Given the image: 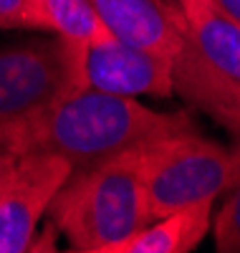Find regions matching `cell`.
Here are the masks:
<instances>
[{
    "mask_svg": "<svg viewBox=\"0 0 240 253\" xmlns=\"http://www.w3.org/2000/svg\"><path fill=\"white\" fill-rule=\"evenodd\" d=\"M212 200L190 205L149 220L142 230L117 246L114 253H190L210 230Z\"/></svg>",
    "mask_w": 240,
    "mask_h": 253,
    "instance_id": "cell-9",
    "label": "cell"
},
{
    "mask_svg": "<svg viewBox=\"0 0 240 253\" xmlns=\"http://www.w3.org/2000/svg\"><path fill=\"white\" fill-rule=\"evenodd\" d=\"M5 152V150H3ZM71 175L58 155L5 152L0 160V253L28 251L51 200Z\"/></svg>",
    "mask_w": 240,
    "mask_h": 253,
    "instance_id": "cell-6",
    "label": "cell"
},
{
    "mask_svg": "<svg viewBox=\"0 0 240 253\" xmlns=\"http://www.w3.org/2000/svg\"><path fill=\"white\" fill-rule=\"evenodd\" d=\"M177 3H192V0H177Z\"/></svg>",
    "mask_w": 240,
    "mask_h": 253,
    "instance_id": "cell-15",
    "label": "cell"
},
{
    "mask_svg": "<svg viewBox=\"0 0 240 253\" xmlns=\"http://www.w3.org/2000/svg\"><path fill=\"white\" fill-rule=\"evenodd\" d=\"M79 86V48L38 38L0 48V129L20 124Z\"/></svg>",
    "mask_w": 240,
    "mask_h": 253,
    "instance_id": "cell-5",
    "label": "cell"
},
{
    "mask_svg": "<svg viewBox=\"0 0 240 253\" xmlns=\"http://www.w3.org/2000/svg\"><path fill=\"white\" fill-rule=\"evenodd\" d=\"M31 5L38 15L40 28L53 31L74 48H83L94 41L112 36L89 0H31Z\"/></svg>",
    "mask_w": 240,
    "mask_h": 253,
    "instance_id": "cell-10",
    "label": "cell"
},
{
    "mask_svg": "<svg viewBox=\"0 0 240 253\" xmlns=\"http://www.w3.org/2000/svg\"><path fill=\"white\" fill-rule=\"evenodd\" d=\"M215 13L225 15L233 23H240V0H207Z\"/></svg>",
    "mask_w": 240,
    "mask_h": 253,
    "instance_id": "cell-13",
    "label": "cell"
},
{
    "mask_svg": "<svg viewBox=\"0 0 240 253\" xmlns=\"http://www.w3.org/2000/svg\"><path fill=\"white\" fill-rule=\"evenodd\" d=\"M79 86L114 96H172V56L109 36L79 48Z\"/></svg>",
    "mask_w": 240,
    "mask_h": 253,
    "instance_id": "cell-7",
    "label": "cell"
},
{
    "mask_svg": "<svg viewBox=\"0 0 240 253\" xmlns=\"http://www.w3.org/2000/svg\"><path fill=\"white\" fill-rule=\"evenodd\" d=\"M212 233H215V248L220 253L240 251V193H238V187L230 190V198L225 200V208L217 215Z\"/></svg>",
    "mask_w": 240,
    "mask_h": 253,
    "instance_id": "cell-11",
    "label": "cell"
},
{
    "mask_svg": "<svg viewBox=\"0 0 240 253\" xmlns=\"http://www.w3.org/2000/svg\"><path fill=\"white\" fill-rule=\"evenodd\" d=\"M3 155H5V152H3V147H0V160H3Z\"/></svg>",
    "mask_w": 240,
    "mask_h": 253,
    "instance_id": "cell-14",
    "label": "cell"
},
{
    "mask_svg": "<svg viewBox=\"0 0 240 253\" xmlns=\"http://www.w3.org/2000/svg\"><path fill=\"white\" fill-rule=\"evenodd\" d=\"M0 28H40L31 0H0Z\"/></svg>",
    "mask_w": 240,
    "mask_h": 253,
    "instance_id": "cell-12",
    "label": "cell"
},
{
    "mask_svg": "<svg viewBox=\"0 0 240 253\" xmlns=\"http://www.w3.org/2000/svg\"><path fill=\"white\" fill-rule=\"evenodd\" d=\"M238 152L202 137L195 126L142 144V182L152 220L205 200L215 203L238 187Z\"/></svg>",
    "mask_w": 240,
    "mask_h": 253,
    "instance_id": "cell-4",
    "label": "cell"
},
{
    "mask_svg": "<svg viewBox=\"0 0 240 253\" xmlns=\"http://www.w3.org/2000/svg\"><path fill=\"white\" fill-rule=\"evenodd\" d=\"M104 28L114 38L172 56L177 51V28L162 0H89Z\"/></svg>",
    "mask_w": 240,
    "mask_h": 253,
    "instance_id": "cell-8",
    "label": "cell"
},
{
    "mask_svg": "<svg viewBox=\"0 0 240 253\" xmlns=\"http://www.w3.org/2000/svg\"><path fill=\"white\" fill-rule=\"evenodd\" d=\"M177 28L172 91L217 124H240V23L215 13L207 0L169 5Z\"/></svg>",
    "mask_w": 240,
    "mask_h": 253,
    "instance_id": "cell-3",
    "label": "cell"
},
{
    "mask_svg": "<svg viewBox=\"0 0 240 253\" xmlns=\"http://www.w3.org/2000/svg\"><path fill=\"white\" fill-rule=\"evenodd\" d=\"M46 213L74 251L114 253L152 220L142 182V144L71 172Z\"/></svg>",
    "mask_w": 240,
    "mask_h": 253,
    "instance_id": "cell-2",
    "label": "cell"
},
{
    "mask_svg": "<svg viewBox=\"0 0 240 253\" xmlns=\"http://www.w3.org/2000/svg\"><path fill=\"white\" fill-rule=\"evenodd\" d=\"M192 126L195 122L187 112H157L134 96L76 89L36 117L0 129V147L10 155H58L76 172L129 147Z\"/></svg>",
    "mask_w": 240,
    "mask_h": 253,
    "instance_id": "cell-1",
    "label": "cell"
}]
</instances>
